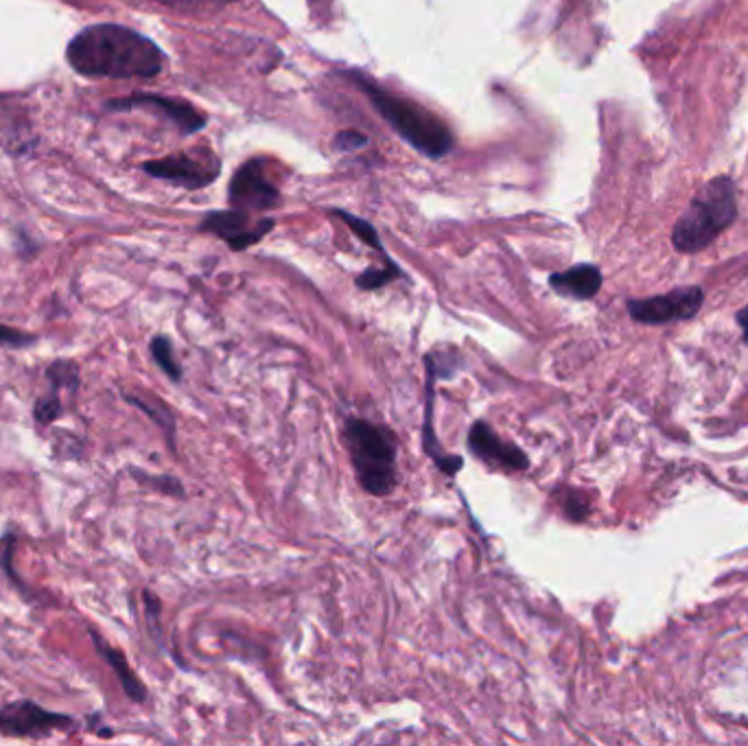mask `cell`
Returning <instances> with one entry per match:
<instances>
[{
	"mask_svg": "<svg viewBox=\"0 0 748 746\" xmlns=\"http://www.w3.org/2000/svg\"><path fill=\"white\" fill-rule=\"evenodd\" d=\"M425 371H427V383H425V420H423V449L425 454L436 462V467L449 476L456 478L462 467L464 460L460 456H451L445 451V447L440 445V440L436 438V429H434V398H436V379L438 374L434 371V366L425 360Z\"/></svg>",
	"mask_w": 748,
	"mask_h": 746,
	"instance_id": "7c38bea8",
	"label": "cell"
},
{
	"mask_svg": "<svg viewBox=\"0 0 748 746\" xmlns=\"http://www.w3.org/2000/svg\"><path fill=\"white\" fill-rule=\"evenodd\" d=\"M149 351H151V358L153 362L160 366V371L167 374L171 381H182V369L180 364L175 362V353H173V344L167 335H156L151 338L149 342Z\"/></svg>",
	"mask_w": 748,
	"mask_h": 746,
	"instance_id": "2e32d148",
	"label": "cell"
},
{
	"mask_svg": "<svg viewBox=\"0 0 748 746\" xmlns=\"http://www.w3.org/2000/svg\"><path fill=\"white\" fill-rule=\"evenodd\" d=\"M156 2L178 9V11H186V13H209V11L224 9L237 0H156Z\"/></svg>",
	"mask_w": 748,
	"mask_h": 746,
	"instance_id": "44dd1931",
	"label": "cell"
},
{
	"mask_svg": "<svg viewBox=\"0 0 748 746\" xmlns=\"http://www.w3.org/2000/svg\"><path fill=\"white\" fill-rule=\"evenodd\" d=\"M467 443L471 454L478 460H482L489 469H498L503 473H519L527 471L530 467V458L523 454V449L499 438L498 431L487 420H475L471 425Z\"/></svg>",
	"mask_w": 748,
	"mask_h": 746,
	"instance_id": "30bf717a",
	"label": "cell"
},
{
	"mask_svg": "<svg viewBox=\"0 0 748 746\" xmlns=\"http://www.w3.org/2000/svg\"><path fill=\"white\" fill-rule=\"evenodd\" d=\"M311 2H318V0H311Z\"/></svg>",
	"mask_w": 748,
	"mask_h": 746,
	"instance_id": "83f0119b",
	"label": "cell"
},
{
	"mask_svg": "<svg viewBox=\"0 0 748 746\" xmlns=\"http://www.w3.org/2000/svg\"><path fill=\"white\" fill-rule=\"evenodd\" d=\"M110 108L115 110H129V108H149L153 113H160L164 119H169L171 124L178 125L182 134H195L206 125V117L195 110L191 104L186 102H178V99H164V97H151V95H138V97H129V99H119L113 102Z\"/></svg>",
	"mask_w": 748,
	"mask_h": 746,
	"instance_id": "8fae6325",
	"label": "cell"
},
{
	"mask_svg": "<svg viewBox=\"0 0 748 746\" xmlns=\"http://www.w3.org/2000/svg\"><path fill=\"white\" fill-rule=\"evenodd\" d=\"M736 213L738 200L734 180L723 175L707 182L676 222L672 233L674 248L685 254L707 248L725 228L734 224Z\"/></svg>",
	"mask_w": 748,
	"mask_h": 746,
	"instance_id": "277c9868",
	"label": "cell"
},
{
	"mask_svg": "<svg viewBox=\"0 0 748 746\" xmlns=\"http://www.w3.org/2000/svg\"><path fill=\"white\" fill-rule=\"evenodd\" d=\"M366 142H368V138L362 136V134L355 131V129H346V131H340V134L335 136V147H338L340 151H344V153L357 151V149L366 147Z\"/></svg>",
	"mask_w": 748,
	"mask_h": 746,
	"instance_id": "484cf974",
	"label": "cell"
},
{
	"mask_svg": "<svg viewBox=\"0 0 748 746\" xmlns=\"http://www.w3.org/2000/svg\"><path fill=\"white\" fill-rule=\"evenodd\" d=\"M353 82L360 84V88L366 93V97L376 108V113L416 151L429 158H442L453 149L451 129L427 108H420L409 99L381 90L362 75H353Z\"/></svg>",
	"mask_w": 748,
	"mask_h": 746,
	"instance_id": "3957f363",
	"label": "cell"
},
{
	"mask_svg": "<svg viewBox=\"0 0 748 746\" xmlns=\"http://www.w3.org/2000/svg\"><path fill=\"white\" fill-rule=\"evenodd\" d=\"M15 541H18V536H13V534H7L2 541H0V565H2V569L7 572V576L20 587V592L22 594H26V585L24 583H20V578L15 576V572H13V567H11V558H13V547H15Z\"/></svg>",
	"mask_w": 748,
	"mask_h": 746,
	"instance_id": "d4e9b609",
	"label": "cell"
},
{
	"mask_svg": "<svg viewBox=\"0 0 748 746\" xmlns=\"http://www.w3.org/2000/svg\"><path fill=\"white\" fill-rule=\"evenodd\" d=\"M64 412L62 398L57 396V392L53 390L51 394H44L35 401L33 405V420L38 427H49L51 423H55Z\"/></svg>",
	"mask_w": 748,
	"mask_h": 746,
	"instance_id": "ffe728a7",
	"label": "cell"
},
{
	"mask_svg": "<svg viewBox=\"0 0 748 746\" xmlns=\"http://www.w3.org/2000/svg\"><path fill=\"white\" fill-rule=\"evenodd\" d=\"M703 307V289L681 287L665 296L630 300L628 313L632 320L643 324H670L678 320L694 318Z\"/></svg>",
	"mask_w": 748,
	"mask_h": 746,
	"instance_id": "ba28073f",
	"label": "cell"
},
{
	"mask_svg": "<svg viewBox=\"0 0 748 746\" xmlns=\"http://www.w3.org/2000/svg\"><path fill=\"white\" fill-rule=\"evenodd\" d=\"M68 64L86 77L151 79L164 66L162 51L121 24H95L75 35L66 49Z\"/></svg>",
	"mask_w": 748,
	"mask_h": 746,
	"instance_id": "6da1fadb",
	"label": "cell"
},
{
	"mask_svg": "<svg viewBox=\"0 0 748 746\" xmlns=\"http://www.w3.org/2000/svg\"><path fill=\"white\" fill-rule=\"evenodd\" d=\"M131 476H133L138 482H142V484H147V487H151V489H156V491H160V493H164V495H169V498H182V495H184V487H182L180 480H175V478H169V476H158V478H153V476H145V473H140V471H131Z\"/></svg>",
	"mask_w": 748,
	"mask_h": 746,
	"instance_id": "7402d4cb",
	"label": "cell"
},
{
	"mask_svg": "<svg viewBox=\"0 0 748 746\" xmlns=\"http://www.w3.org/2000/svg\"><path fill=\"white\" fill-rule=\"evenodd\" d=\"M77 723L57 712H49L33 701H15L0 707V736L7 738H49L55 732H73Z\"/></svg>",
	"mask_w": 748,
	"mask_h": 746,
	"instance_id": "8992f818",
	"label": "cell"
},
{
	"mask_svg": "<svg viewBox=\"0 0 748 746\" xmlns=\"http://www.w3.org/2000/svg\"><path fill=\"white\" fill-rule=\"evenodd\" d=\"M93 643H95V650L99 652V657L115 670L121 688H124L125 696L131 701V703H145L147 701V688L145 683L136 676V672L129 668V661L125 657L124 650L119 648H113L97 630H88Z\"/></svg>",
	"mask_w": 748,
	"mask_h": 746,
	"instance_id": "5bb4252c",
	"label": "cell"
},
{
	"mask_svg": "<svg viewBox=\"0 0 748 746\" xmlns=\"http://www.w3.org/2000/svg\"><path fill=\"white\" fill-rule=\"evenodd\" d=\"M403 271L396 263H383V267H368L364 274L357 276V287L364 291H376L381 287H385L387 283H392L394 278H400Z\"/></svg>",
	"mask_w": 748,
	"mask_h": 746,
	"instance_id": "d6986e66",
	"label": "cell"
},
{
	"mask_svg": "<svg viewBox=\"0 0 748 746\" xmlns=\"http://www.w3.org/2000/svg\"><path fill=\"white\" fill-rule=\"evenodd\" d=\"M274 226L276 222L269 217L254 220L249 211L231 209V211L209 213L204 222L200 224V231L220 237L222 242L228 244V248L235 252H244L256 246L265 235H269Z\"/></svg>",
	"mask_w": 748,
	"mask_h": 746,
	"instance_id": "52a82bcc",
	"label": "cell"
},
{
	"mask_svg": "<svg viewBox=\"0 0 748 746\" xmlns=\"http://www.w3.org/2000/svg\"><path fill=\"white\" fill-rule=\"evenodd\" d=\"M228 200L233 209L249 213H267L280 204V193L265 171V160L254 158L239 167L228 186Z\"/></svg>",
	"mask_w": 748,
	"mask_h": 746,
	"instance_id": "9c48e42d",
	"label": "cell"
},
{
	"mask_svg": "<svg viewBox=\"0 0 748 746\" xmlns=\"http://www.w3.org/2000/svg\"><path fill=\"white\" fill-rule=\"evenodd\" d=\"M738 324L742 327V333H745V338H747L748 342V307H745V309L738 313Z\"/></svg>",
	"mask_w": 748,
	"mask_h": 746,
	"instance_id": "4316f807",
	"label": "cell"
},
{
	"mask_svg": "<svg viewBox=\"0 0 748 746\" xmlns=\"http://www.w3.org/2000/svg\"><path fill=\"white\" fill-rule=\"evenodd\" d=\"M35 342H38V335L11 329V327L0 322V347H7V349H29Z\"/></svg>",
	"mask_w": 748,
	"mask_h": 746,
	"instance_id": "603a6c76",
	"label": "cell"
},
{
	"mask_svg": "<svg viewBox=\"0 0 748 746\" xmlns=\"http://www.w3.org/2000/svg\"><path fill=\"white\" fill-rule=\"evenodd\" d=\"M124 398L138 407L140 412H145L167 436V443L171 447V451H175V416L171 412V407L167 403H162L160 398L151 396V394H133V392H124Z\"/></svg>",
	"mask_w": 748,
	"mask_h": 746,
	"instance_id": "9a60e30c",
	"label": "cell"
},
{
	"mask_svg": "<svg viewBox=\"0 0 748 746\" xmlns=\"http://www.w3.org/2000/svg\"><path fill=\"white\" fill-rule=\"evenodd\" d=\"M142 169L158 180L171 182L186 191H197L215 182V178L222 171V164L211 151L202 149V151H182V153H173L160 160H151L142 164Z\"/></svg>",
	"mask_w": 748,
	"mask_h": 746,
	"instance_id": "5b68a950",
	"label": "cell"
},
{
	"mask_svg": "<svg viewBox=\"0 0 748 746\" xmlns=\"http://www.w3.org/2000/svg\"><path fill=\"white\" fill-rule=\"evenodd\" d=\"M142 600H145V614H147V622H149V630L153 632V637L158 639V643L162 641V632H160V598L153 596L149 589L142 592Z\"/></svg>",
	"mask_w": 748,
	"mask_h": 746,
	"instance_id": "cb8c5ba5",
	"label": "cell"
},
{
	"mask_svg": "<svg viewBox=\"0 0 748 746\" xmlns=\"http://www.w3.org/2000/svg\"><path fill=\"white\" fill-rule=\"evenodd\" d=\"M333 215H335L338 220H342V222L353 231V235H355L362 244H366L368 248L376 249V252L381 254L383 260H392V258L387 256L385 248H383V244H381V239H378V233L374 231L373 224H368L366 220L355 217V215H351V213H346V211H333Z\"/></svg>",
	"mask_w": 748,
	"mask_h": 746,
	"instance_id": "ac0fdd59",
	"label": "cell"
},
{
	"mask_svg": "<svg viewBox=\"0 0 748 746\" xmlns=\"http://www.w3.org/2000/svg\"><path fill=\"white\" fill-rule=\"evenodd\" d=\"M46 379L51 383V387L55 392L60 390H68L71 394L77 392L79 383H82V374H79V366L73 360H55L49 369H46Z\"/></svg>",
	"mask_w": 748,
	"mask_h": 746,
	"instance_id": "e0dca14e",
	"label": "cell"
},
{
	"mask_svg": "<svg viewBox=\"0 0 748 746\" xmlns=\"http://www.w3.org/2000/svg\"><path fill=\"white\" fill-rule=\"evenodd\" d=\"M549 285L560 296H569V298H576V300H591L594 296H598V291L602 287V271L596 265L583 263V265H574L565 271L552 274Z\"/></svg>",
	"mask_w": 748,
	"mask_h": 746,
	"instance_id": "4fadbf2b",
	"label": "cell"
},
{
	"mask_svg": "<svg viewBox=\"0 0 748 746\" xmlns=\"http://www.w3.org/2000/svg\"><path fill=\"white\" fill-rule=\"evenodd\" d=\"M360 487L373 498H387L398 482L396 438L366 418H349L342 429Z\"/></svg>",
	"mask_w": 748,
	"mask_h": 746,
	"instance_id": "7a4b0ae2",
	"label": "cell"
}]
</instances>
